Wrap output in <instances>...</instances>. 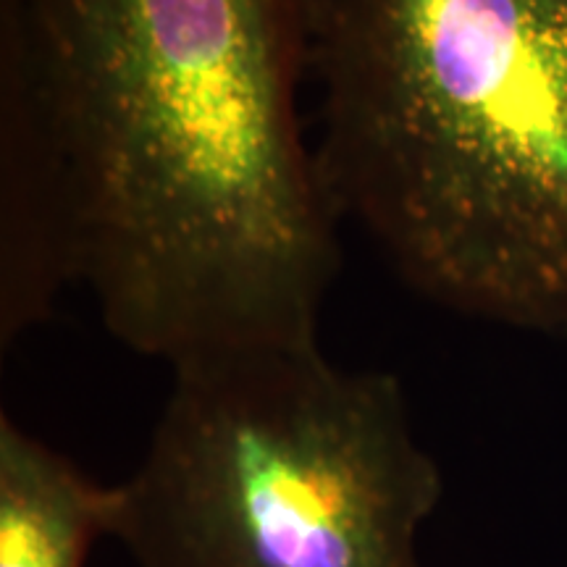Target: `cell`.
<instances>
[{"label":"cell","instance_id":"obj_4","mask_svg":"<svg viewBox=\"0 0 567 567\" xmlns=\"http://www.w3.org/2000/svg\"><path fill=\"white\" fill-rule=\"evenodd\" d=\"M82 284V210L59 113L19 48L0 42V350Z\"/></svg>","mask_w":567,"mask_h":567},{"label":"cell","instance_id":"obj_1","mask_svg":"<svg viewBox=\"0 0 567 567\" xmlns=\"http://www.w3.org/2000/svg\"><path fill=\"white\" fill-rule=\"evenodd\" d=\"M45 84L113 339L176 368L316 344L339 216L302 122L310 0H0Z\"/></svg>","mask_w":567,"mask_h":567},{"label":"cell","instance_id":"obj_2","mask_svg":"<svg viewBox=\"0 0 567 567\" xmlns=\"http://www.w3.org/2000/svg\"><path fill=\"white\" fill-rule=\"evenodd\" d=\"M339 221L457 313L567 331V0H310Z\"/></svg>","mask_w":567,"mask_h":567},{"label":"cell","instance_id":"obj_3","mask_svg":"<svg viewBox=\"0 0 567 567\" xmlns=\"http://www.w3.org/2000/svg\"><path fill=\"white\" fill-rule=\"evenodd\" d=\"M111 538L134 567H421L444 478L405 389L316 344L172 368Z\"/></svg>","mask_w":567,"mask_h":567},{"label":"cell","instance_id":"obj_5","mask_svg":"<svg viewBox=\"0 0 567 567\" xmlns=\"http://www.w3.org/2000/svg\"><path fill=\"white\" fill-rule=\"evenodd\" d=\"M113 513L116 484L0 415V567H84L97 538H111Z\"/></svg>","mask_w":567,"mask_h":567}]
</instances>
